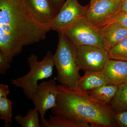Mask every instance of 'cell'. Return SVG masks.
I'll return each instance as SVG.
<instances>
[{"label": "cell", "mask_w": 127, "mask_h": 127, "mask_svg": "<svg viewBox=\"0 0 127 127\" xmlns=\"http://www.w3.org/2000/svg\"><path fill=\"white\" fill-rule=\"evenodd\" d=\"M11 101L7 97L0 98V118L4 122L5 127H9L12 123Z\"/></svg>", "instance_id": "cell-19"}, {"label": "cell", "mask_w": 127, "mask_h": 127, "mask_svg": "<svg viewBox=\"0 0 127 127\" xmlns=\"http://www.w3.org/2000/svg\"><path fill=\"white\" fill-rule=\"evenodd\" d=\"M114 25L127 28V12H120L111 17L97 28L100 29L109 25Z\"/></svg>", "instance_id": "cell-20"}, {"label": "cell", "mask_w": 127, "mask_h": 127, "mask_svg": "<svg viewBox=\"0 0 127 127\" xmlns=\"http://www.w3.org/2000/svg\"><path fill=\"white\" fill-rule=\"evenodd\" d=\"M9 61L1 51H0V73L3 75L11 67Z\"/></svg>", "instance_id": "cell-22"}, {"label": "cell", "mask_w": 127, "mask_h": 127, "mask_svg": "<svg viewBox=\"0 0 127 127\" xmlns=\"http://www.w3.org/2000/svg\"><path fill=\"white\" fill-rule=\"evenodd\" d=\"M41 127H94L88 123L78 121L64 115L54 114L50 115L49 119L46 120Z\"/></svg>", "instance_id": "cell-14"}, {"label": "cell", "mask_w": 127, "mask_h": 127, "mask_svg": "<svg viewBox=\"0 0 127 127\" xmlns=\"http://www.w3.org/2000/svg\"><path fill=\"white\" fill-rule=\"evenodd\" d=\"M39 112L36 108L31 109L26 116L21 115L16 116L15 120L23 127H40L39 118Z\"/></svg>", "instance_id": "cell-17"}, {"label": "cell", "mask_w": 127, "mask_h": 127, "mask_svg": "<svg viewBox=\"0 0 127 127\" xmlns=\"http://www.w3.org/2000/svg\"><path fill=\"white\" fill-rule=\"evenodd\" d=\"M66 0H49L53 7L58 12L61 9Z\"/></svg>", "instance_id": "cell-23"}, {"label": "cell", "mask_w": 127, "mask_h": 127, "mask_svg": "<svg viewBox=\"0 0 127 127\" xmlns=\"http://www.w3.org/2000/svg\"><path fill=\"white\" fill-rule=\"evenodd\" d=\"M29 8L42 23L50 25L57 14L49 0H25Z\"/></svg>", "instance_id": "cell-11"}, {"label": "cell", "mask_w": 127, "mask_h": 127, "mask_svg": "<svg viewBox=\"0 0 127 127\" xmlns=\"http://www.w3.org/2000/svg\"><path fill=\"white\" fill-rule=\"evenodd\" d=\"M10 92L9 88L7 85L0 84V98L7 97Z\"/></svg>", "instance_id": "cell-24"}, {"label": "cell", "mask_w": 127, "mask_h": 127, "mask_svg": "<svg viewBox=\"0 0 127 127\" xmlns=\"http://www.w3.org/2000/svg\"><path fill=\"white\" fill-rule=\"evenodd\" d=\"M122 0H91L86 17L98 28L120 12Z\"/></svg>", "instance_id": "cell-9"}, {"label": "cell", "mask_w": 127, "mask_h": 127, "mask_svg": "<svg viewBox=\"0 0 127 127\" xmlns=\"http://www.w3.org/2000/svg\"><path fill=\"white\" fill-rule=\"evenodd\" d=\"M108 51L109 59L127 61V37L116 43Z\"/></svg>", "instance_id": "cell-18"}, {"label": "cell", "mask_w": 127, "mask_h": 127, "mask_svg": "<svg viewBox=\"0 0 127 127\" xmlns=\"http://www.w3.org/2000/svg\"><path fill=\"white\" fill-rule=\"evenodd\" d=\"M127 12V0H122L120 12Z\"/></svg>", "instance_id": "cell-25"}, {"label": "cell", "mask_w": 127, "mask_h": 127, "mask_svg": "<svg viewBox=\"0 0 127 127\" xmlns=\"http://www.w3.org/2000/svg\"><path fill=\"white\" fill-rule=\"evenodd\" d=\"M80 70L86 72L101 71L109 59V51L91 45L76 47Z\"/></svg>", "instance_id": "cell-6"}, {"label": "cell", "mask_w": 127, "mask_h": 127, "mask_svg": "<svg viewBox=\"0 0 127 127\" xmlns=\"http://www.w3.org/2000/svg\"><path fill=\"white\" fill-rule=\"evenodd\" d=\"M59 39L56 51L53 55L57 70L56 79L63 86L77 89L82 77L79 73L76 46L65 35L58 32Z\"/></svg>", "instance_id": "cell-3"}, {"label": "cell", "mask_w": 127, "mask_h": 127, "mask_svg": "<svg viewBox=\"0 0 127 127\" xmlns=\"http://www.w3.org/2000/svg\"><path fill=\"white\" fill-rule=\"evenodd\" d=\"M108 51L121 40L127 37V28L111 25L98 29Z\"/></svg>", "instance_id": "cell-12"}, {"label": "cell", "mask_w": 127, "mask_h": 127, "mask_svg": "<svg viewBox=\"0 0 127 127\" xmlns=\"http://www.w3.org/2000/svg\"><path fill=\"white\" fill-rule=\"evenodd\" d=\"M101 71L108 84L118 86L127 82V61L109 59Z\"/></svg>", "instance_id": "cell-10"}, {"label": "cell", "mask_w": 127, "mask_h": 127, "mask_svg": "<svg viewBox=\"0 0 127 127\" xmlns=\"http://www.w3.org/2000/svg\"><path fill=\"white\" fill-rule=\"evenodd\" d=\"M115 118L119 127H127V110L116 113Z\"/></svg>", "instance_id": "cell-21"}, {"label": "cell", "mask_w": 127, "mask_h": 127, "mask_svg": "<svg viewBox=\"0 0 127 127\" xmlns=\"http://www.w3.org/2000/svg\"><path fill=\"white\" fill-rule=\"evenodd\" d=\"M109 104L115 113L127 110V82L118 86L116 95Z\"/></svg>", "instance_id": "cell-16"}, {"label": "cell", "mask_w": 127, "mask_h": 127, "mask_svg": "<svg viewBox=\"0 0 127 127\" xmlns=\"http://www.w3.org/2000/svg\"><path fill=\"white\" fill-rule=\"evenodd\" d=\"M51 30L25 0H0V50L10 62L23 47L44 40Z\"/></svg>", "instance_id": "cell-1"}, {"label": "cell", "mask_w": 127, "mask_h": 127, "mask_svg": "<svg viewBox=\"0 0 127 127\" xmlns=\"http://www.w3.org/2000/svg\"><path fill=\"white\" fill-rule=\"evenodd\" d=\"M57 106L51 109L53 114L64 115L94 127H119L116 113L109 104L99 102L78 88L61 84L57 85Z\"/></svg>", "instance_id": "cell-2"}, {"label": "cell", "mask_w": 127, "mask_h": 127, "mask_svg": "<svg viewBox=\"0 0 127 127\" xmlns=\"http://www.w3.org/2000/svg\"><path fill=\"white\" fill-rule=\"evenodd\" d=\"M56 78L43 81L38 85L31 98L40 114L41 125L45 122L46 112L57 106V85Z\"/></svg>", "instance_id": "cell-7"}, {"label": "cell", "mask_w": 127, "mask_h": 127, "mask_svg": "<svg viewBox=\"0 0 127 127\" xmlns=\"http://www.w3.org/2000/svg\"><path fill=\"white\" fill-rule=\"evenodd\" d=\"M118 86L106 84L95 88L88 93L93 98L103 104H109L116 95Z\"/></svg>", "instance_id": "cell-15"}, {"label": "cell", "mask_w": 127, "mask_h": 127, "mask_svg": "<svg viewBox=\"0 0 127 127\" xmlns=\"http://www.w3.org/2000/svg\"><path fill=\"white\" fill-rule=\"evenodd\" d=\"M87 7L80 5L77 0H66L50 24L51 30L58 32L63 31L85 17Z\"/></svg>", "instance_id": "cell-8"}, {"label": "cell", "mask_w": 127, "mask_h": 127, "mask_svg": "<svg viewBox=\"0 0 127 127\" xmlns=\"http://www.w3.org/2000/svg\"><path fill=\"white\" fill-rule=\"evenodd\" d=\"M27 62L30 71L26 75L11 80L12 84L23 89L26 96L31 99L38 86V82L51 77L55 66L53 55L49 51L41 61L33 54L28 58Z\"/></svg>", "instance_id": "cell-4"}, {"label": "cell", "mask_w": 127, "mask_h": 127, "mask_svg": "<svg viewBox=\"0 0 127 127\" xmlns=\"http://www.w3.org/2000/svg\"><path fill=\"white\" fill-rule=\"evenodd\" d=\"M61 32L65 34L76 47L91 45L106 50L105 41L99 30L86 17Z\"/></svg>", "instance_id": "cell-5"}, {"label": "cell", "mask_w": 127, "mask_h": 127, "mask_svg": "<svg viewBox=\"0 0 127 127\" xmlns=\"http://www.w3.org/2000/svg\"><path fill=\"white\" fill-rule=\"evenodd\" d=\"M106 84H108V83L101 71L86 72L79 80L78 87L88 93L95 88Z\"/></svg>", "instance_id": "cell-13"}]
</instances>
